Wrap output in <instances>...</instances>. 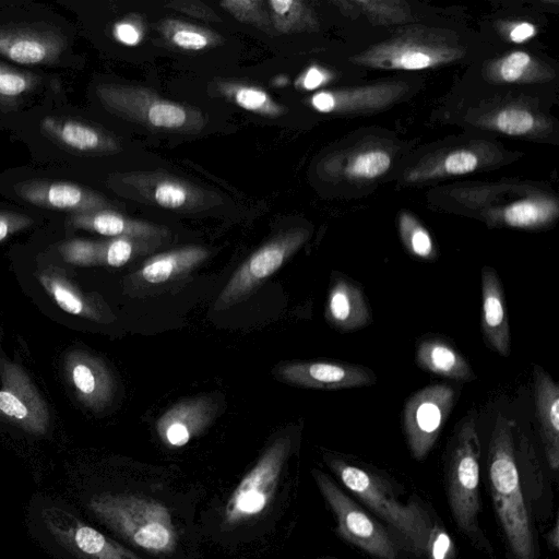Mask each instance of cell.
Here are the masks:
<instances>
[{
	"label": "cell",
	"instance_id": "cell-1",
	"mask_svg": "<svg viewBox=\"0 0 559 559\" xmlns=\"http://www.w3.org/2000/svg\"><path fill=\"white\" fill-rule=\"evenodd\" d=\"M513 420L499 414L488 450V476L495 510L515 559H536L532 520L518 469Z\"/></svg>",
	"mask_w": 559,
	"mask_h": 559
},
{
	"label": "cell",
	"instance_id": "cell-2",
	"mask_svg": "<svg viewBox=\"0 0 559 559\" xmlns=\"http://www.w3.org/2000/svg\"><path fill=\"white\" fill-rule=\"evenodd\" d=\"M326 463L349 491L393 526L411 549L421 557L437 522L430 518L418 499L412 498L403 504L376 473L340 457L330 456Z\"/></svg>",
	"mask_w": 559,
	"mask_h": 559
},
{
	"label": "cell",
	"instance_id": "cell-3",
	"mask_svg": "<svg viewBox=\"0 0 559 559\" xmlns=\"http://www.w3.org/2000/svg\"><path fill=\"white\" fill-rule=\"evenodd\" d=\"M90 509L108 527L152 554H169L177 534L168 508L157 500L131 493H103Z\"/></svg>",
	"mask_w": 559,
	"mask_h": 559
},
{
	"label": "cell",
	"instance_id": "cell-4",
	"mask_svg": "<svg viewBox=\"0 0 559 559\" xmlns=\"http://www.w3.org/2000/svg\"><path fill=\"white\" fill-rule=\"evenodd\" d=\"M477 413L472 409L460 423L447 466V495L459 528L472 539L480 540L479 439Z\"/></svg>",
	"mask_w": 559,
	"mask_h": 559
},
{
	"label": "cell",
	"instance_id": "cell-5",
	"mask_svg": "<svg viewBox=\"0 0 559 559\" xmlns=\"http://www.w3.org/2000/svg\"><path fill=\"white\" fill-rule=\"evenodd\" d=\"M96 95L108 110L152 130L195 133L206 124L198 108L165 99L147 87L100 84Z\"/></svg>",
	"mask_w": 559,
	"mask_h": 559
},
{
	"label": "cell",
	"instance_id": "cell-6",
	"mask_svg": "<svg viewBox=\"0 0 559 559\" xmlns=\"http://www.w3.org/2000/svg\"><path fill=\"white\" fill-rule=\"evenodd\" d=\"M320 492L333 511L338 535L374 559H399V545L389 532L349 498L326 474L313 469Z\"/></svg>",
	"mask_w": 559,
	"mask_h": 559
},
{
	"label": "cell",
	"instance_id": "cell-7",
	"mask_svg": "<svg viewBox=\"0 0 559 559\" xmlns=\"http://www.w3.org/2000/svg\"><path fill=\"white\" fill-rule=\"evenodd\" d=\"M308 230L281 233L257 249L231 275L218 295L214 309L226 310L253 295L305 243Z\"/></svg>",
	"mask_w": 559,
	"mask_h": 559
},
{
	"label": "cell",
	"instance_id": "cell-8",
	"mask_svg": "<svg viewBox=\"0 0 559 559\" xmlns=\"http://www.w3.org/2000/svg\"><path fill=\"white\" fill-rule=\"evenodd\" d=\"M290 447V439L281 437L266 448L226 502L225 525H238L258 516L266 509L274 497Z\"/></svg>",
	"mask_w": 559,
	"mask_h": 559
},
{
	"label": "cell",
	"instance_id": "cell-9",
	"mask_svg": "<svg viewBox=\"0 0 559 559\" xmlns=\"http://www.w3.org/2000/svg\"><path fill=\"white\" fill-rule=\"evenodd\" d=\"M455 390L445 383L418 390L406 401L403 429L413 456L424 460L436 443L455 402Z\"/></svg>",
	"mask_w": 559,
	"mask_h": 559
},
{
	"label": "cell",
	"instance_id": "cell-10",
	"mask_svg": "<svg viewBox=\"0 0 559 559\" xmlns=\"http://www.w3.org/2000/svg\"><path fill=\"white\" fill-rule=\"evenodd\" d=\"M117 178L143 202L173 211H198L218 201L215 194L164 171H131Z\"/></svg>",
	"mask_w": 559,
	"mask_h": 559
},
{
	"label": "cell",
	"instance_id": "cell-11",
	"mask_svg": "<svg viewBox=\"0 0 559 559\" xmlns=\"http://www.w3.org/2000/svg\"><path fill=\"white\" fill-rule=\"evenodd\" d=\"M273 374L289 385L326 391L377 382L374 372L365 366L331 360L285 361L273 369Z\"/></svg>",
	"mask_w": 559,
	"mask_h": 559
},
{
	"label": "cell",
	"instance_id": "cell-12",
	"mask_svg": "<svg viewBox=\"0 0 559 559\" xmlns=\"http://www.w3.org/2000/svg\"><path fill=\"white\" fill-rule=\"evenodd\" d=\"M43 519L58 543L81 559H142L64 510L45 509Z\"/></svg>",
	"mask_w": 559,
	"mask_h": 559
},
{
	"label": "cell",
	"instance_id": "cell-13",
	"mask_svg": "<svg viewBox=\"0 0 559 559\" xmlns=\"http://www.w3.org/2000/svg\"><path fill=\"white\" fill-rule=\"evenodd\" d=\"M0 414L31 433H45L47 406L26 373L16 365L1 361Z\"/></svg>",
	"mask_w": 559,
	"mask_h": 559
},
{
	"label": "cell",
	"instance_id": "cell-14",
	"mask_svg": "<svg viewBox=\"0 0 559 559\" xmlns=\"http://www.w3.org/2000/svg\"><path fill=\"white\" fill-rule=\"evenodd\" d=\"M67 38L37 24L0 26V55L21 64H47L59 60Z\"/></svg>",
	"mask_w": 559,
	"mask_h": 559
},
{
	"label": "cell",
	"instance_id": "cell-15",
	"mask_svg": "<svg viewBox=\"0 0 559 559\" xmlns=\"http://www.w3.org/2000/svg\"><path fill=\"white\" fill-rule=\"evenodd\" d=\"M14 190L28 203L73 214L112 207V204L102 194L73 182L32 179L19 182Z\"/></svg>",
	"mask_w": 559,
	"mask_h": 559
},
{
	"label": "cell",
	"instance_id": "cell-16",
	"mask_svg": "<svg viewBox=\"0 0 559 559\" xmlns=\"http://www.w3.org/2000/svg\"><path fill=\"white\" fill-rule=\"evenodd\" d=\"M218 404L213 395L202 394L177 402L156 421L160 441L168 448H180L203 433L215 419Z\"/></svg>",
	"mask_w": 559,
	"mask_h": 559
},
{
	"label": "cell",
	"instance_id": "cell-17",
	"mask_svg": "<svg viewBox=\"0 0 559 559\" xmlns=\"http://www.w3.org/2000/svg\"><path fill=\"white\" fill-rule=\"evenodd\" d=\"M325 320L341 332H352L369 325L371 309L362 288L343 274L331 278L325 304Z\"/></svg>",
	"mask_w": 559,
	"mask_h": 559
},
{
	"label": "cell",
	"instance_id": "cell-18",
	"mask_svg": "<svg viewBox=\"0 0 559 559\" xmlns=\"http://www.w3.org/2000/svg\"><path fill=\"white\" fill-rule=\"evenodd\" d=\"M66 369L79 400L86 406L99 411L114 394V379L106 365L85 353L68 356Z\"/></svg>",
	"mask_w": 559,
	"mask_h": 559
},
{
	"label": "cell",
	"instance_id": "cell-19",
	"mask_svg": "<svg viewBox=\"0 0 559 559\" xmlns=\"http://www.w3.org/2000/svg\"><path fill=\"white\" fill-rule=\"evenodd\" d=\"M481 332L491 349L507 357L511 350L510 325L500 278L495 270H481Z\"/></svg>",
	"mask_w": 559,
	"mask_h": 559
},
{
	"label": "cell",
	"instance_id": "cell-20",
	"mask_svg": "<svg viewBox=\"0 0 559 559\" xmlns=\"http://www.w3.org/2000/svg\"><path fill=\"white\" fill-rule=\"evenodd\" d=\"M40 127L60 146L74 152L108 154L120 150L119 142L110 134L81 120L46 117Z\"/></svg>",
	"mask_w": 559,
	"mask_h": 559
},
{
	"label": "cell",
	"instance_id": "cell-21",
	"mask_svg": "<svg viewBox=\"0 0 559 559\" xmlns=\"http://www.w3.org/2000/svg\"><path fill=\"white\" fill-rule=\"evenodd\" d=\"M534 400L547 462L559 467V385L538 365L534 366Z\"/></svg>",
	"mask_w": 559,
	"mask_h": 559
},
{
	"label": "cell",
	"instance_id": "cell-22",
	"mask_svg": "<svg viewBox=\"0 0 559 559\" xmlns=\"http://www.w3.org/2000/svg\"><path fill=\"white\" fill-rule=\"evenodd\" d=\"M209 257V250L189 245L155 254L147 259L134 274L141 285L157 286L189 274Z\"/></svg>",
	"mask_w": 559,
	"mask_h": 559
},
{
	"label": "cell",
	"instance_id": "cell-23",
	"mask_svg": "<svg viewBox=\"0 0 559 559\" xmlns=\"http://www.w3.org/2000/svg\"><path fill=\"white\" fill-rule=\"evenodd\" d=\"M74 228L85 229L109 237H140L160 239L168 237L164 226L124 216L114 210L72 214L69 219Z\"/></svg>",
	"mask_w": 559,
	"mask_h": 559
},
{
	"label": "cell",
	"instance_id": "cell-24",
	"mask_svg": "<svg viewBox=\"0 0 559 559\" xmlns=\"http://www.w3.org/2000/svg\"><path fill=\"white\" fill-rule=\"evenodd\" d=\"M415 358L421 369L451 380L467 382L476 378L466 359L443 337L421 338Z\"/></svg>",
	"mask_w": 559,
	"mask_h": 559
},
{
	"label": "cell",
	"instance_id": "cell-25",
	"mask_svg": "<svg viewBox=\"0 0 559 559\" xmlns=\"http://www.w3.org/2000/svg\"><path fill=\"white\" fill-rule=\"evenodd\" d=\"M157 29L168 44L182 50L200 51L224 43L218 33L178 19L162 20Z\"/></svg>",
	"mask_w": 559,
	"mask_h": 559
},
{
	"label": "cell",
	"instance_id": "cell-26",
	"mask_svg": "<svg viewBox=\"0 0 559 559\" xmlns=\"http://www.w3.org/2000/svg\"><path fill=\"white\" fill-rule=\"evenodd\" d=\"M217 90L239 107L267 118H277L287 112L285 106L275 102L267 92L254 85L221 81L217 83Z\"/></svg>",
	"mask_w": 559,
	"mask_h": 559
},
{
	"label": "cell",
	"instance_id": "cell-27",
	"mask_svg": "<svg viewBox=\"0 0 559 559\" xmlns=\"http://www.w3.org/2000/svg\"><path fill=\"white\" fill-rule=\"evenodd\" d=\"M41 285L51 295L57 305L66 312L74 316L100 318V311L61 274L47 270L38 276Z\"/></svg>",
	"mask_w": 559,
	"mask_h": 559
},
{
	"label": "cell",
	"instance_id": "cell-28",
	"mask_svg": "<svg viewBox=\"0 0 559 559\" xmlns=\"http://www.w3.org/2000/svg\"><path fill=\"white\" fill-rule=\"evenodd\" d=\"M162 243L160 239L140 237H112L100 241V264L120 267L134 258L153 252Z\"/></svg>",
	"mask_w": 559,
	"mask_h": 559
},
{
	"label": "cell",
	"instance_id": "cell-29",
	"mask_svg": "<svg viewBox=\"0 0 559 559\" xmlns=\"http://www.w3.org/2000/svg\"><path fill=\"white\" fill-rule=\"evenodd\" d=\"M272 26L277 34H290L310 29L312 17L309 9L299 0H269Z\"/></svg>",
	"mask_w": 559,
	"mask_h": 559
},
{
	"label": "cell",
	"instance_id": "cell-30",
	"mask_svg": "<svg viewBox=\"0 0 559 559\" xmlns=\"http://www.w3.org/2000/svg\"><path fill=\"white\" fill-rule=\"evenodd\" d=\"M219 5L236 20L251 24L263 32L272 34L274 31L271 22L266 1L263 0H224Z\"/></svg>",
	"mask_w": 559,
	"mask_h": 559
},
{
	"label": "cell",
	"instance_id": "cell-31",
	"mask_svg": "<svg viewBox=\"0 0 559 559\" xmlns=\"http://www.w3.org/2000/svg\"><path fill=\"white\" fill-rule=\"evenodd\" d=\"M552 209L537 201H521L504 210V222L513 227H534L550 219Z\"/></svg>",
	"mask_w": 559,
	"mask_h": 559
},
{
	"label": "cell",
	"instance_id": "cell-32",
	"mask_svg": "<svg viewBox=\"0 0 559 559\" xmlns=\"http://www.w3.org/2000/svg\"><path fill=\"white\" fill-rule=\"evenodd\" d=\"M401 234L412 255L423 260L436 258L433 241L424 227L409 218H403L401 221Z\"/></svg>",
	"mask_w": 559,
	"mask_h": 559
},
{
	"label": "cell",
	"instance_id": "cell-33",
	"mask_svg": "<svg viewBox=\"0 0 559 559\" xmlns=\"http://www.w3.org/2000/svg\"><path fill=\"white\" fill-rule=\"evenodd\" d=\"M39 78L0 62V97L15 98L32 91Z\"/></svg>",
	"mask_w": 559,
	"mask_h": 559
},
{
	"label": "cell",
	"instance_id": "cell-34",
	"mask_svg": "<svg viewBox=\"0 0 559 559\" xmlns=\"http://www.w3.org/2000/svg\"><path fill=\"white\" fill-rule=\"evenodd\" d=\"M59 251L68 263L80 266L100 264V241L72 239L63 242Z\"/></svg>",
	"mask_w": 559,
	"mask_h": 559
},
{
	"label": "cell",
	"instance_id": "cell-35",
	"mask_svg": "<svg viewBox=\"0 0 559 559\" xmlns=\"http://www.w3.org/2000/svg\"><path fill=\"white\" fill-rule=\"evenodd\" d=\"M391 164L390 156L381 151H371L358 155L352 163L348 171L353 176L374 178L385 173Z\"/></svg>",
	"mask_w": 559,
	"mask_h": 559
},
{
	"label": "cell",
	"instance_id": "cell-36",
	"mask_svg": "<svg viewBox=\"0 0 559 559\" xmlns=\"http://www.w3.org/2000/svg\"><path fill=\"white\" fill-rule=\"evenodd\" d=\"M112 36L122 45H139L145 36V25L142 17L130 14L117 21L112 26Z\"/></svg>",
	"mask_w": 559,
	"mask_h": 559
},
{
	"label": "cell",
	"instance_id": "cell-37",
	"mask_svg": "<svg viewBox=\"0 0 559 559\" xmlns=\"http://www.w3.org/2000/svg\"><path fill=\"white\" fill-rule=\"evenodd\" d=\"M496 124L503 133L519 135L532 129L534 119L532 115L525 110L507 109L498 115Z\"/></svg>",
	"mask_w": 559,
	"mask_h": 559
},
{
	"label": "cell",
	"instance_id": "cell-38",
	"mask_svg": "<svg viewBox=\"0 0 559 559\" xmlns=\"http://www.w3.org/2000/svg\"><path fill=\"white\" fill-rule=\"evenodd\" d=\"M166 7L204 21H221L219 16L201 1L176 0L167 3Z\"/></svg>",
	"mask_w": 559,
	"mask_h": 559
},
{
	"label": "cell",
	"instance_id": "cell-39",
	"mask_svg": "<svg viewBox=\"0 0 559 559\" xmlns=\"http://www.w3.org/2000/svg\"><path fill=\"white\" fill-rule=\"evenodd\" d=\"M530 63V56L522 51L509 55L500 67V74L504 81H516Z\"/></svg>",
	"mask_w": 559,
	"mask_h": 559
},
{
	"label": "cell",
	"instance_id": "cell-40",
	"mask_svg": "<svg viewBox=\"0 0 559 559\" xmlns=\"http://www.w3.org/2000/svg\"><path fill=\"white\" fill-rule=\"evenodd\" d=\"M477 167V157L467 151H457L450 154L444 162V169L452 175L466 174Z\"/></svg>",
	"mask_w": 559,
	"mask_h": 559
},
{
	"label": "cell",
	"instance_id": "cell-41",
	"mask_svg": "<svg viewBox=\"0 0 559 559\" xmlns=\"http://www.w3.org/2000/svg\"><path fill=\"white\" fill-rule=\"evenodd\" d=\"M33 223L29 216L0 211V241L10 235L27 228Z\"/></svg>",
	"mask_w": 559,
	"mask_h": 559
},
{
	"label": "cell",
	"instance_id": "cell-42",
	"mask_svg": "<svg viewBox=\"0 0 559 559\" xmlns=\"http://www.w3.org/2000/svg\"><path fill=\"white\" fill-rule=\"evenodd\" d=\"M396 64L407 69H424L431 64V58L421 51H409L400 57Z\"/></svg>",
	"mask_w": 559,
	"mask_h": 559
},
{
	"label": "cell",
	"instance_id": "cell-43",
	"mask_svg": "<svg viewBox=\"0 0 559 559\" xmlns=\"http://www.w3.org/2000/svg\"><path fill=\"white\" fill-rule=\"evenodd\" d=\"M325 81V74L317 67L309 68L298 80L300 86L305 90H314Z\"/></svg>",
	"mask_w": 559,
	"mask_h": 559
},
{
	"label": "cell",
	"instance_id": "cell-44",
	"mask_svg": "<svg viewBox=\"0 0 559 559\" xmlns=\"http://www.w3.org/2000/svg\"><path fill=\"white\" fill-rule=\"evenodd\" d=\"M311 106L320 112H332L335 109V102L332 93L319 92L311 97Z\"/></svg>",
	"mask_w": 559,
	"mask_h": 559
},
{
	"label": "cell",
	"instance_id": "cell-45",
	"mask_svg": "<svg viewBox=\"0 0 559 559\" xmlns=\"http://www.w3.org/2000/svg\"><path fill=\"white\" fill-rule=\"evenodd\" d=\"M535 33V28L532 24L522 23L516 25L510 33V38L515 43H522L527 38L532 37Z\"/></svg>",
	"mask_w": 559,
	"mask_h": 559
},
{
	"label": "cell",
	"instance_id": "cell-46",
	"mask_svg": "<svg viewBox=\"0 0 559 559\" xmlns=\"http://www.w3.org/2000/svg\"><path fill=\"white\" fill-rule=\"evenodd\" d=\"M547 542H548L549 546L554 550H558V547H559V528H558V522L557 521L554 524V527L549 531V533L547 535Z\"/></svg>",
	"mask_w": 559,
	"mask_h": 559
}]
</instances>
